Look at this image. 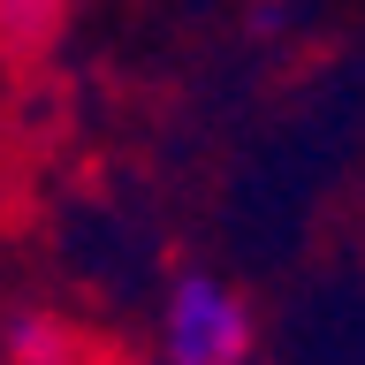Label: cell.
Segmentation results:
<instances>
[{"mask_svg": "<svg viewBox=\"0 0 365 365\" xmlns=\"http://www.w3.org/2000/svg\"><path fill=\"white\" fill-rule=\"evenodd\" d=\"M259 358V312L236 282L182 267L153 319V365H251Z\"/></svg>", "mask_w": 365, "mask_h": 365, "instance_id": "cell-1", "label": "cell"}, {"mask_svg": "<svg viewBox=\"0 0 365 365\" xmlns=\"http://www.w3.org/2000/svg\"><path fill=\"white\" fill-rule=\"evenodd\" d=\"M8 358L16 365H61L68 335L53 327V319H8Z\"/></svg>", "mask_w": 365, "mask_h": 365, "instance_id": "cell-2", "label": "cell"}]
</instances>
